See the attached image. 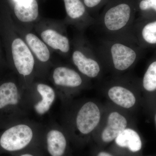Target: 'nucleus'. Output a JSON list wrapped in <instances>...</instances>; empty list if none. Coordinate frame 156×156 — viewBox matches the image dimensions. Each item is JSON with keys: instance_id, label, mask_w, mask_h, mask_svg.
<instances>
[{"instance_id": "7ed1b4c3", "label": "nucleus", "mask_w": 156, "mask_h": 156, "mask_svg": "<svg viewBox=\"0 0 156 156\" xmlns=\"http://www.w3.org/2000/svg\"><path fill=\"white\" fill-rule=\"evenodd\" d=\"M102 93L107 102L131 114L142 108L140 79L128 73L112 76L102 86Z\"/></svg>"}, {"instance_id": "423d86ee", "label": "nucleus", "mask_w": 156, "mask_h": 156, "mask_svg": "<svg viewBox=\"0 0 156 156\" xmlns=\"http://www.w3.org/2000/svg\"><path fill=\"white\" fill-rule=\"evenodd\" d=\"M81 48L73 52V63L83 75L89 79L100 80L105 70L97 51L90 48Z\"/></svg>"}, {"instance_id": "9d476101", "label": "nucleus", "mask_w": 156, "mask_h": 156, "mask_svg": "<svg viewBox=\"0 0 156 156\" xmlns=\"http://www.w3.org/2000/svg\"><path fill=\"white\" fill-rule=\"evenodd\" d=\"M113 142L117 148L135 155L140 154L143 148V138L136 125L126 128Z\"/></svg>"}, {"instance_id": "0eeeda50", "label": "nucleus", "mask_w": 156, "mask_h": 156, "mask_svg": "<svg viewBox=\"0 0 156 156\" xmlns=\"http://www.w3.org/2000/svg\"><path fill=\"white\" fill-rule=\"evenodd\" d=\"M143 106L150 119H154L156 111V54L149 62L140 79Z\"/></svg>"}, {"instance_id": "39448f33", "label": "nucleus", "mask_w": 156, "mask_h": 156, "mask_svg": "<svg viewBox=\"0 0 156 156\" xmlns=\"http://www.w3.org/2000/svg\"><path fill=\"white\" fill-rule=\"evenodd\" d=\"M105 108V104L98 101H88L82 104L74 120L76 130L79 134L92 136L102 119Z\"/></svg>"}, {"instance_id": "f3484780", "label": "nucleus", "mask_w": 156, "mask_h": 156, "mask_svg": "<svg viewBox=\"0 0 156 156\" xmlns=\"http://www.w3.org/2000/svg\"><path fill=\"white\" fill-rule=\"evenodd\" d=\"M41 37L43 41L53 49L60 50L64 53H68L69 51V39L56 31L52 29L46 30L42 32Z\"/></svg>"}, {"instance_id": "a211bd4d", "label": "nucleus", "mask_w": 156, "mask_h": 156, "mask_svg": "<svg viewBox=\"0 0 156 156\" xmlns=\"http://www.w3.org/2000/svg\"><path fill=\"white\" fill-rule=\"evenodd\" d=\"M37 90L42 97V100L35 105L36 111L40 115L46 113L50 109L55 100V93L50 86L44 84H39Z\"/></svg>"}, {"instance_id": "6ab92c4d", "label": "nucleus", "mask_w": 156, "mask_h": 156, "mask_svg": "<svg viewBox=\"0 0 156 156\" xmlns=\"http://www.w3.org/2000/svg\"><path fill=\"white\" fill-rule=\"evenodd\" d=\"M26 41L29 47L41 61L45 62L50 58V53L46 45L34 34H27Z\"/></svg>"}, {"instance_id": "f8f14e48", "label": "nucleus", "mask_w": 156, "mask_h": 156, "mask_svg": "<svg viewBox=\"0 0 156 156\" xmlns=\"http://www.w3.org/2000/svg\"><path fill=\"white\" fill-rule=\"evenodd\" d=\"M53 79L56 85L75 89L83 85L84 80L81 75L69 68L60 66L54 69Z\"/></svg>"}, {"instance_id": "1a4fd4ad", "label": "nucleus", "mask_w": 156, "mask_h": 156, "mask_svg": "<svg viewBox=\"0 0 156 156\" xmlns=\"http://www.w3.org/2000/svg\"><path fill=\"white\" fill-rule=\"evenodd\" d=\"M130 36L143 49L156 46V19L135 20Z\"/></svg>"}, {"instance_id": "dca6fc26", "label": "nucleus", "mask_w": 156, "mask_h": 156, "mask_svg": "<svg viewBox=\"0 0 156 156\" xmlns=\"http://www.w3.org/2000/svg\"><path fill=\"white\" fill-rule=\"evenodd\" d=\"M47 147L51 156H62L67 147V141L64 134L58 130H53L47 136Z\"/></svg>"}, {"instance_id": "b1692460", "label": "nucleus", "mask_w": 156, "mask_h": 156, "mask_svg": "<svg viewBox=\"0 0 156 156\" xmlns=\"http://www.w3.org/2000/svg\"><path fill=\"white\" fill-rule=\"evenodd\" d=\"M20 156H34L33 155H32V154H23L21 155Z\"/></svg>"}, {"instance_id": "4be33fe9", "label": "nucleus", "mask_w": 156, "mask_h": 156, "mask_svg": "<svg viewBox=\"0 0 156 156\" xmlns=\"http://www.w3.org/2000/svg\"><path fill=\"white\" fill-rule=\"evenodd\" d=\"M96 156H114L111 153L106 151L100 150L97 152Z\"/></svg>"}, {"instance_id": "f257e3e1", "label": "nucleus", "mask_w": 156, "mask_h": 156, "mask_svg": "<svg viewBox=\"0 0 156 156\" xmlns=\"http://www.w3.org/2000/svg\"><path fill=\"white\" fill-rule=\"evenodd\" d=\"M105 72L112 76L128 74L136 65L144 49L131 37H104L96 49Z\"/></svg>"}, {"instance_id": "aec40b11", "label": "nucleus", "mask_w": 156, "mask_h": 156, "mask_svg": "<svg viewBox=\"0 0 156 156\" xmlns=\"http://www.w3.org/2000/svg\"><path fill=\"white\" fill-rule=\"evenodd\" d=\"M136 8L141 15L139 18L156 19V0H136Z\"/></svg>"}, {"instance_id": "4468645a", "label": "nucleus", "mask_w": 156, "mask_h": 156, "mask_svg": "<svg viewBox=\"0 0 156 156\" xmlns=\"http://www.w3.org/2000/svg\"><path fill=\"white\" fill-rule=\"evenodd\" d=\"M19 98L18 89L14 83L5 82L0 85V112L17 105Z\"/></svg>"}, {"instance_id": "20e7f679", "label": "nucleus", "mask_w": 156, "mask_h": 156, "mask_svg": "<svg viewBox=\"0 0 156 156\" xmlns=\"http://www.w3.org/2000/svg\"><path fill=\"white\" fill-rule=\"evenodd\" d=\"M101 122L92 135L98 144L105 145L113 142L128 127L136 125L134 115L107 102Z\"/></svg>"}, {"instance_id": "5701e85b", "label": "nucleus", "mask_w": 156, "mask_h": 156, "mask_svg": "<svg viewBox=\"0 0 156 156\" xmlns=\"http://www.w3.org/2000/svg\"><path fill=\"white\" fill-rule=\"evenodd\" d=\"M154 120L156 130V111L154 115Z\"/></svg>"}, {"instance_id": "9b49d317", "label": "nucleus", "mask_w": 156, "mask_h": 156, "mask_svg": "<svg viewBox=\"0 0 156 156\" xmlns=\"http://www.w3.org/2000/svg\"><path fill=\"white\" fill-rule=\"evenodd\" d=\"M14 65L20 74L29 75L34 69V60L29 48L21 39H15L11 46Z\"/></svg>"}, {"instance_id": "6e6552de", "label": "nucleus", "mask_w": 156, "mask_h": 156, "mask_svg": "<svg viewBox=\"0 0 156 156\" xmlns=\"http://www.w3.org/2000/svg\"><path fill=\"white\" fill-rule=\"evenodd\" d=\"M33 136L30 127L25 125L12 126L0 135V149L14 152L24 148L29 144Z\"/></svg>"}, {"instance_id": "f03ea898", "label": "nucleus", "mask_w": 156, "mask_h": 156, "mask_svg": "<svg viewBox=\"0 0 156 156\" xmlns=\"http://www.w3.org/2000/svg\"><path fill=\"white\" fill-rule=\"evenodd\" d=\"M136 12V0H108L95 23L105 37H131Z\"/></svg>"}, {"instance_id": "ddd939ff", "label": "nucleus", "mask_w": 156, "mask_h": 156, "mask_svg": "<svg viewBox=\"0 0 156 156\" xmlns=\"http://www.w3.org/2000/svg\"><path fill=\"white\" fill-rule=\"evenodd\" d=\"M14 11L17 18L23 22H30L38 16V5L36 0H14Z\"/></svg>"}, {"instance_id": "2eb2a0df", "label": "nucleus", "mask_w": 156, "mask_h": 156, "mask_svg": "<svg viewBox=\"0 0 156 156\" xmlns=\"http://www.w3.org/2000/svg\"><path fill=\"white\" fill-rule=\"evenodd\" d=\"M64 2L66 13L71 19L76 21L83 20L84 22L85 19L90 24L95 23L96 19L88 15L82 0H64Z\"/></svg>"}, {"instance_id": "412c9836", "label": "nucleus", "mask_w": 156, "mask_h": 156, "mask_svg": "<svg viewBox=\"0 0 156 156\" xmlns=\"http://www.w3.org/2000/svg\"><path fill=\"white\" fill-rule=\"evenodd\" d=\"M108 0H82L86 9L93 12H98L105 6Z\"/></svg>"}]
</instances>
